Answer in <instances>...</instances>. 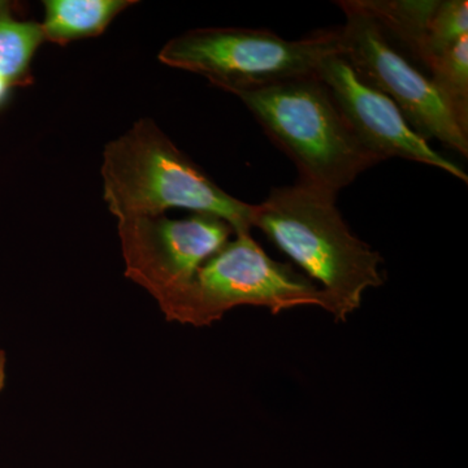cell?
Segmentation results:
<instances>
[{"label": "cell", "mask_w": 468, "mask_h": 468, "mask_svg": "<svg viewBox=\"0 0 468 468\" xmlns=\"http://www.w3.org/2000/svg\"><path fill=\"white\" fill-rule=\"evenodd\" d=\"M239 306L266 307L273 315L301 306L332 313L331 301L318 285L272 260L250 232L237 233L205 263L169 320L211 325Z\"/></svg>", "instance_id": "obj_5"}, {"label": "cell", "mask_w": 468, "mask_h": 468, "mask_svg": "<svg viewBox=\"0 0 468 468\" xmlns=\"http://www.w3.org/2000/svg\"><path fill=\"white\" fill-rule=\"evenodd\" d=\"M427 72L452 115L468 133V36L442 51Z\"/></svg>", "instance_id": "obj_10"}, {"label": "cell", "mask_w": 468, "mask_h": 468, "mask_svg": "<svg viewBox=\"0 0 468 468\" xmlns=\"http://www.w3.org/2000/svg\"><path fill=\"white\" fill-rule=\"evenodd\" d=\"M43 41L41 24L0 17V77L9 85L23 79Z\"/></svg>", "instance_id": "obj_11"}, {"label": "cell", "mask_w": 468, "mask_h": 468, "mask_svg": "<svg viewBox=\"0 0 468 468\" xmlns=\"http://www.w3.org/2000/svg\"><path fill=\"white\" fill-rule=\"evenodd\" d=\"M9 85L7 81H5V80L0 77V103H2V101L5 100V94H7Z\"/></svg>", "instance_id": "obj_13"}, {"label": "cell", "mask_w": 468, "mask_h": 468, "mask_svg": "<svg viewBox=\"0 0 468 468\" xmlns=\"http://www.w3.org/2000/svg\"><path fill=\"white\" fill-rule=\"evenodd\" d=\"M5 365H7V359H5V353L0 349V392L5 389V378H7V372H5Z\"/></svg>", "instance_id": "obj_12"}, {"label": "cell", "mask_w": 468, "mask_h": 468, "mask_svg": "<svg viewBox=\"0 0 468 468\" xmlns=\"http://www.w3.org/2000/svg\"><path fill=\"white\" fill-rule=\"evenodd\" d=\"M343 57L367 84L384 92L401 110L406 122L426 141L437 140L468 156V133L452 115L430 77L388 39L359 0H340Z\"/></svg>", "instance_id": "obj_6"}, {"label": "cell", "mask_w": 468, "mask_h": 468, "mask_svg": "<svg viewBox=\"0 0 468 468\" xmlns=\"http://www.w3.org/2000/svg\"><path fill=\"white\" fill-rule=\"evenodd\" d=\"M101 176L104 201L119 220L184 208L223 218L234 234L251 230L254 205L221 189L151 119L107 144Z\"/></svg>", "instance_id": "obj_2"}, {"label": "cell", "mask_w": 468, "mask_h": 468, "mask_svg": "<svg viewBox=\"0 0 468 468\" xmlns=\"http://www.w3.org/2000/svg\"><path fill=\"white\" fill-rule=\"evenodd\" d=\"M230 94L292 160L302 183L338 196L363 172L383 162L360 143L318 75Z\"/></svg>", "instance_id": "obj_3"}, {"label": "cell", "mask_w": 468, "mask_h": 468, "mask_svg": "<svg viewBox=\"0 0 468 468\" xmlns=\"http://www.w3.org/2000/svg\"><path fill=\"white\" fill-rule=\"evenodd\" d=\"M9 8H11V3L0 2V17L8 15Z\"/></svg>", "instance_id": "obj_14"}, {"label": "cell", "mask_w": 468, "mask_h": 468, "mask_svg": "<svg viewBox=\"0 0 468 468\" xmlns=\"http://www.w3.org/2000/svg\"><path fill=\"white\" fill-rule=\"evenodd\" d=\"M335 194L298 181L273 187L254 205L252 228L264 233L304 276L325 292L337 322L362 306L363 294L384 285L383 258L351 233Z\"/></svg>", "instance_id": "obj_1"}, {"label": "cell", "mask_w": 468, "mask_h": 468, "mask_svg": "<svg viewBox=\"0 0 468 468\" xmlns=\"http://www.w3.org/2000/svg\"><path fill=\"white\" fill-rule=\"evenodd\" d=\"M318 76L334 94L360 143L383 162L401 158L421 163L467 183L466 172L432 149L406 122L397 104L367 84L343 55L325 58L320 64Z\"/></svg>", "instance_id": "obj_8"}, {"label": "cell", "mask_w": 468, "mask_h": 468, "mask_svg": "<svg viewBox=\"0 0 468 468\" xmlns=\"http://www.w3.org/2000/svg\"><path fill=\"white\" fill-rule=\"evenodd\" d=\"M133 0H46L42 29L46 41L66 45L103 33Z\"/></svg>", "instance_id": "obj_9"}, {"label": "cell", "mask_w": 468, "mask_h": 468, "mask_svg": "<svg viewBox=\"0 0 468 468\" xmlns=\"http://www.w3.org/2000/svg\"><path fill=\"white\" fill-rule=\"evenodd\" d=\"M335 55H344L340 27L316 30L297 41L268 29L202 27L172 38L158 58L232 92L318 75L320 64Z\"/></svg>", "instance_id": "obj_4"}, {"label": "cell", "mask_w": 468, "mask_h": 468, "mask_svg": "<svg viewBox=\"0 0 468 468\" xmlns=\"http://www.w3.org/2000/svg\"><path fill=\"white\" fill-rule=\"evenodd\" d=\"M117 228L126 276L151 292L168 320L199 270L234 233L226 220L207 214L125 218Z\"/></svg>", "instance_id": "obj_7"}]
</instances>
